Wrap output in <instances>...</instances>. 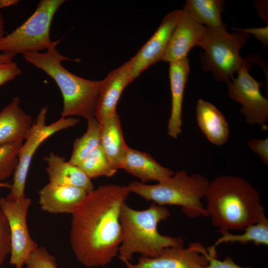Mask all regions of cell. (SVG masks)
Here are the masks:
<instances>
[{"label":"cell","instance_id":"cell-9","mask_svg":"<svg viewBox=\"0 0 268 268\" xmlns=\"http://www.w3.org/2000/svg\"><path fill=\"white\" fill-rule=\"evenodd\" d=\"M250 65L240 67L237 76L226 82L228 95L235 102L241 104V113L245 121L249 124L260 126L267 130L268 122V100L260 91L262 83L256 80L249 72Z\"/></svg>","mask_w":268,"mask_h":268},{"label":"cell","instance_id":"cell-4","mask_svg":"<svg viewBox=\"0 0 268 268\" xmlns=\"http://www.w3.org/2000/svg\"><path fill=\"white\" fill-rule=\"evenodd\" d=\"M55 44L44 53L23 55L26 62L44 71L54 79L63 98L61 117L79 116L87 120L95 117L101 80H92L70 72L62 65L64 61H77L64 56L57 50Z\"/></svg>","mask_w":268,"mask_h":268},{"label":"cell","instance_id":"cell-24","mask_svg":"<svg viewBox=\"0 0 268 268\" xmlns=\"http://www.w3.org/2000/svg\"><path fill=\"white\" fill-rule=\"evenodd\" d=\"M87 124L86 132L73 142L71 155L68 161L75 166H78L100 144V123L94 117L87 120Z\"/></svg>","mask_w":268,"mask_h":268},{"label":"cell","instance_id":"cell-17","mask_svg":"<svg viewBox=\"0 0 268 268\" xmlns=\"http://www.w3.org/2000/svg\"><path fill=\"white\" fill-rule=\"evenodd\" d=\"M33 124L32 117L20 106L14 97L0 112V146L24 141Z\"/></svg>","mask_w":268,"mask_h":268},{"label":"cell","instance_id":"cell-20","mask_svg":"<svg viewBox=\"0 0 268 268\" xmlns=\"http://www.w3.org/2000/svg\"><path fill=\"white\" fill-rule=\"evenodd\" d=\"M196 118L199 127L210 142L222 145L227 142L230 134L228 122L214 105L199 99L196 106Z\"/></svg>","mask_w":268,"mask_h":268},{"label":"cell","instance_id":"cell-11","mask_svg":"<svg viewBox=\"0 0 268 268\" xmlns=\"http://www.w3.org/2000/svg\"><path fill=\"white\" fill-rule=\"evenodd\" d=\"M208 253L202 244L194 242L187 248L168 247L157 257H140L136 264L126 261L127 268H204L208 263Z\"/></svg>","mask_w":268,"mask_h":268},{"label":"cell","instance_id":"cell-7","mask_svg":"<svg viewBox=\"0 0 268 268\" xmlns=\"http://www.w3.org/2000/svg\"><path fill=\"white\" fill-rule=\"evenodd\" d=\"M65 0H42L33 14L20 26L0 39V52L15 56L47 50L52 41L50 28L55 13Z\"/></svg>","mask_w":268,"mask_h":268},{"label":"cell","instance_id":"cell-31","mask_svg":"<svg viewBox=\"0 0 268 268\" xmlns=\"http://www.w3.org/2000/svg\"><path fill=\"white\" fill-rule=\"evenodd\" d=\"M216 257L208 253V263L204 268H251L249 267H242L238 266L230 257H227L223 261H220Z\"/></svg>","mask_w":268,"mask_h":268},{"label":"cell","instance_id":"cell-29","mask_svg":"<svg viewBox=\"0 0 268 268\" xmlns=\"http://www.w3.org/2000/svg\"><path fill=\"white\" fill-rule=\"evenodd\" d=\"M21 72V68L15 62H0V86L12 80Z\"/></svg>","mask_w":268,"mask_h":268},{"label":"cell","instance_id":"cell-26","mask_svg":"<svg viewBox=\"0 0 268 268\" xmlns=\"http://www.w3.org/2000/svg\"><path fill=\"white\" fill-rule=\"evenodd\" d=\"M23 141L0 146V183L13 174L18 163V153Z\"/></svg>","mask_w":268,"mask_h":268},{"label":"cell","instance_id":"cell-27","mask_svg":"<svg viewBox=\"0 0 268 268\" xmlns=\"http://www.w3.org/2000/svg\"><path fill=\"white\" fill-rule=\"evenodd\" d=\"M25 265L27 268H57L55 257L44 247H38L32 252Z\"/></svg>","mask_w":268,"mask_h":268},{"label":"cell","instance_id":"cell-2","mask_svg":"<svg viewBox=\"0 0 268 268\" xmlns=\"http://www.w3.org/2000/svg\"><path fill=\"white\" fill-rule=\"evenodd\" d=\"M204 197L208 216L219 230H244L265 214L258 191L239 176L215 178L209 182Z\"/></svg>","mask_w":268,"mask_h":268},{"label":"cell","instance_id":"cell-16","mask_svg":"<svg viewBox=\"0 0 268 268\" xmlns=\"http://www.w3.org/2000/svg\"><path fill=\"white\" fill-rule=\"evenodd\" d=\"M172 103L168 134L177 138L182 133V106L185 87L190 71L188 58L169 63Z\"/></svg>","mask_w":268,"mask_h":268},{"label":"cell","instance_id":"cell-14","mask_svg":"<svg viewBox=\"0 0 268 268\" xmlns=\"http://www.w3.org/2000/svg\"><path fill=\"white\" fill-rule=\"evenodd\" d=\"M133 61L131 59L112 70L101 80L95 117L100 123L105 118L116 112V106L125 87L133 80L131 74Z\"/></svg>","mask_w":268,"mask_h":268},{"label":"cell","instance_id":"cell-28","mask_svg":"<svg viewBox=\"0 0 268 268\" xmlns=\"http://www.w3.org/2000/svg\"><path fill=\"white\" fill-rule=\"evenodd\" d=\"M11 238L7 220L0 208V268L10 253Z\"/></svg>","mask_w":268,"mask_h":268},{"label":"cell","instance_id":"cell-21","mask_svg":"<svg viewBox=\"0 0 268 268\" xmlns=\"http://www.w3.org/2000/svg\"><path fill=\"white\" fill-rule=\"evenodd\" d=\"M100 144L110 163L117 170L120 169L129 146L125 142L117 112L100 123Z\"/></svg>","mask_w":268,"mask_h":268},{"label":"cell","instance_id":"cell-8","mask_svg":"<svg viewBox=\"0 0 268 268\" xmlns=\"http://www.w3.org/2000/svg\"><path fill=\"white\" fill-rule=\"evenodd\" d=\"M47 114L48 107H43L19 149L18 163L13 174V183L5 197L9 201H15L25 196L24 191L31 161L40 145L57 132L74 127L79 122L75 118L61 117L57 121L47 125Z\"/></svg>","mask_w":268,"mask_h":268},{"label":"cell","instance_id":"cell-23","mask_svg":"<svg viewBox=\"0 0 268 268\" xmlns=\"http://www.w3.org/2000/svg\"><path fill=\"white\" fill-rule=\"evenodd\" d=\"M244 230L245 231L242 234H233L228 230H219L222 236L208 249L216 251V246L222 243L239 242L246 244L252 242L257 245H268V220L265 214L256 223L247 227Z\"/></svg>","mask_w":268,"mask_h":268},{"label":"cell","instance_id":"cell-25","mask_svg":"<svg viewBox=\"0 0 268 268\" xmlns=\"http://www.w3.org/2000/svg\"><path fill=\"white\" fill-rule=\"evenodd\" d=\"M77 166L90 179L103 176L111 177L118 170L110 163L100 144Z\"/></svg>","mask_w":268,"mask_h":268},{"label":"cell","instance_id":"cell-32","mask_svg":"<svg viewBox=\"0 0 268 268\" xmlns=\"http://www.w3.org/2000/svg\"><path fill=\"white\" fill-rule=\"evenodd\" d=\"M234 30L240 31L248 34H252L254 38L259 40L263 46L267 47L268 45V26L262 27L250 28L247 29H241L233 28Z\"/></svg>","mask_w":268,"mask_h":268},{"label":"cell","instance_id":"cell-1","mask_svg":"<svg viewBox=\"0 0 268 268\" xmlns=\"http://www.w3.org/2000/svg\"><path fill=\"white\" fill-rule=\"evenodd\" d=\"M130 193L126 186H100L88 193L71 214L70 245L84 266H104L118 255L122 240L121 211Z\"/></svg>","mask_w":268,"mask_h":268},{"label":"cell","instance_id":"cell-6","mask_svg":"<svg viewBox=\"0 0 268 268\" xmlns=\"http://www.w3.org/2000/svg\"><path fill=\"white\" fill-rule=\"evenodd\" d=\"M206 33L200 47L204 50L201 56L203 69L212 73L218 81L227 82L243 66L250 65L240 55L249 34L238 31L229 33L225 27H206Z\"/></svg>","mask_w":268,"mask_h":268},{"label":"cell","instance_id":"cell-15","mask_svg":"<svg viewBox=\"0 0 268 268\" xmlns=\"http://www.w3.org/2000/svg\"><path fill=\"white\" fill-rule=\"evenodd\" d=\"M87 193L79 188L49 183L38 192L39 203L49 213L72 214Z\"/></svg>","mask_w":268,"mask_h":268},{"label":"cell","instance_id":"cell-35","mask_svg":"<svg viewBox=\"0 0 268 268\" xmlns=\"http://www.w3.org/2000/svg\"><path fill=\"white\" fill-rule=\"evenodd\" d=\"M4 21L3 17L1 13L0 12V39L4 36Z\"/></svg>","mask_w":268,"mask_h":268},{"label":"cell","instance_id":"cell-34","mask_svg":"<svg viewBox=\"0 0 268 268\" xmlns=\"http://www.w3.org/2000/svg\"><path fill=\"white\" fill-rule=\"evenodd\" d=\"M15 57L14 55L5 54V53H0V62H11L13 61V58Z\"/></svg>","mask_w":268,"mask_h":268},{"label":"cell","instance_id":"cell-36","mask_svg":"<svg viewBox=\"0 0 268 268\" xmlns=\"http://www.w3.org/2000/svg\"><path fill=\"white\" fill-rule=\"evenodd\" d=\"M11 187V184L8 182H2L0 183V188H6L10 189Z\"/></svg>","mask_w":268,"mask_h":268},{"label":"cell","instance_id":"cell-22","mask_svg":"<svg viewBox=\"0 0 268 268\" xmlns=\"http://www.w3.org/2000/svg\"><path fill=\"white\" fill-rule=\"evenodd\" d=\"M225 1L187 0L182 10L193 20L209 28L225 27L221 19Z\"/></svg>","mask_w":268,"mask_h":268},{"label":"cell","instance_id":"cell-12","mask_svg":"<svg viewBox=\"0 0 268 268\" xmlns=\"http://www.w3.org/2000/svg\"><path fill=\"white\" fill-rule=\"evenodd\" d=\"M183 13L182 9L174 10L168 13L153 35L132 58L133 80L148 67L161 61L171 35Z\"/></svg>","mask_w":268,"mask_h":268},{"label":"cell","instance_id":"cell-33","mask_svg":"<svg viewBox=\"0 0 268 268\" xmlns=\"http://www.w3.org/2000/svg\"><path fill=\"white\" fill-rule=\"evenodd\" d=\"M19 1L18 0H0V8L15 5Z\"/></svg>","mask_w":268,"mask_h":268},{"label":"cell","instance_id":"cell-3","mask_svg":"<svg viewBox=\"0 0 268 268\" xmlns=\"http://www.w3.org/2000/svg\"><path fill=\"white\" fill-rule=\"evenodd\" d=\"M171 214L164 205L152 202L144 210H136L126 202L123 205L120 215L122 240L118 257L124 263L130 262L133 255L154 258L168 247H184L181 237H171L161 234L158 224Z\"/></svg>","mask_w":268,"mask_h":268},{"label":"cell","instance_id":"cell-5","mask_svg":"<svg viewBox=\"0 0 268 268\" xmlns=\"http://www.w3.org/2000/svg\"><path fill=\"white\" fill-rule=\"evenodd\" d=\"M209 180L203 176L189 175L185 170L154 185L133 181L127 186L130 192L160 205L181 206L183 213L191 218L208 216L201 202Z\"/></svg>","mask_w":268,"mask_h":268},{"label":"cell","instance_id":"cell-18","mask_svg":"<svg viewBox=\"0 0 268 268\" xmlns=\"http://www.w3.org/2000/svg\"><path fill=\"white\" fill-rule=\"evenodd\" d=\"M44 160L48 165L46 171L49 183L79 188L87 193L94 189L91 179L78 166L66 161L64 156L51 152Z\"/></svg>","mask_w":268,"mask_h":268},{"label":"cell","instance_id":"cell-19","mask_svg":"<svg viewBox=\"0 0 268 268\" xmlns=\"http://www.w3.org/2000/svg\"><path fill=\"white\" fill-rule=\"evenodd\" d=\"M138 178L141 182L162 181L173 174V171L157 162L150 154L129 146L121 168Z\"/></svg>","mask_w":268,"mask_h":268},{"label":"cell","instance_id":"cell-10","mask_svg":"<svg viewBox=\"0 0 268 268\" xmlns=\"http://www.w3.org/2000/svg\"><path fill=\"white\" fill-rule=\"evenodd\" d=\"M31 202V199L26 196L15 201L0 198V208L10 229L9 263L15 268H22L31 253L39 247L31 237L27 226V216Z\"/></svg>","mask_w":268,"mask_h":268},{"label":"cell","instance_id":"cell-30","mask_svg":"<svg viewBox=\"0 0 268 268\" xmlns=\"http://www.w3.org/2000/svg\"><path fill=\"white\" fill-rule=\"evenodd\" d=\"M248 146L265 164H268V138H253L247 142Z\"/></svg>","mask_w":268,"mask_h":268},{"label":"cell","instance_id":"cell-13","mask_svg":"<svg viewBox=\"0 0 268 268\" xmlns=\"http://www.w3.org/2000/svg\"><path fill=\"white\" fill-rule=\"evenodd\" d=\"M206 29V26L194 21L183 11L161 61L170 63L187 58L190 51L194 47L201 44Z\"/></svg>","mask_w":268,"mask_h":268}]
</instances>
